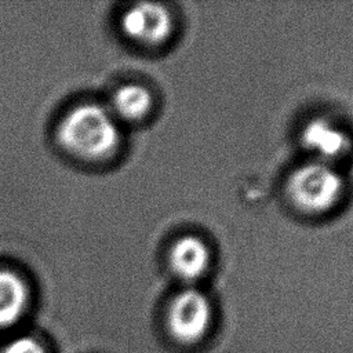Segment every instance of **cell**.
I'll return each instance as SVG.
<instances>
[{
  "label": "cell",
  "mask_w": 353,
  "mask_h": 353,
  "mask_svg": "<svg viewBox=\"0 0 353 353\" xmlns=\"http://www.w3.org/2000/svg\"><path fill=\"white\" fill-rule=\"evenodd\" d=\"M0 353H50V349L36 335L18 334L3 343Z\"/></svg>",
  "instance_id": "cell-9"
},
{
  "label": "cell",
  "mask_w": 353,
  "mask_h": 353,
  "mask_svg": "<svg viewBox=\"0 0 353 353\" xmlns=\"http://www.w3.org/2000/svg\"><path fill=\"white\" fill-rule=\"evenodd\" d=\"M301 139L305 148L314 153L320 161L330 163L350 149V138L345 130L325 117L310 120L302 130Z\"/></svg>",
  "instance_id": "cell-6"
},
{
  "label": "cell",
  "mask_w": 353,
  "mask_h": 353,
  "mask_svg": "<svg viewBox=\"0 0 353 353\" xmlns=\"http://www.w3.org/2000/svg\"><path fill=\"white\" fill-rule=\"evenodd\" d=\"M343 178L331 163L314 160L295 168L287 182L292 203L306 212L332 208L343 192Z\"/></svg>",
  "instance_id": "cell-2"
},
{
  "label": "cell",
  "mask_w": 353,
  "mask_h": 353,
  "mask_svg": "<svg viewBox=\"0 0 353 353\" xmlns=\"http://www.w3.org/2000/svg\"><path fill=\"white\" fill-rule=\"evenodd\" d=\"M32 288L17 270L0 268V332L15 328L28 314Z\"/></svg>",
  "instance_id": "cell-5"
},
{
  "label": "cell",
  "mask_w": 353,
  "mask_h": 353,
  "mask_svg": "<svg viewBox=\"0 0 353 353\" xmlns=\"http://www.w3.org/2000/svg\"><path fill=\"white\" fill-rule=\"evenodd\" d=\"M212 321V307L208 298L196 288H185L174 296L167 313L171 335L181 343L201 341Z\"/></svg>",
  "instance_id": "cell-3"
},
{
  "label": "cell",
  "mask_w": 353,
  "mask_h": 353,
  "mask_svg": "<svg viewBox=\"0 0 353 353\" xmlns=\"http://www.w3.org/2000/svg\"><path fill=\"white\" fill-rule=\"evenodd\" d=\"M61 150L81 163H101L121 145L120 121L106 105L87 101L70 106L55 125Z\"/></svg>",
  "instance_id": "cell-1"
},
{
  "label": "cell",
  "mask_w": 353,
  "mask_h": 353,
  "mask_svg": "<svg viewBox=\"0 0 353 353\" xmlns=\"http://www.w3.org/2000/svg\"><path fill=\"white\" fill-rule=\"evenodd\" d=\"M210 248L197 236L179 237L170 248L168 262L174 274L186 283L200 279L210 266Z\"/></svg>",
  "instance_id": "cell-7"
},
{
  "label": "cell",
  "mask_w": 353,
  "mask_h": 353,
  "mask_svg": "<svg viewBox=\"0 0 353 353\" xmlns=\"http://www.w3.org/2000/svg\"><path fill=\"white\" fill-rule=\"evenodd\" d=\"M119 23L128 40L142 46L163 44L174 30L172 14L160 3H137L121 14Z\"/></svg>",
  "instance_id": "cell-4"
},
{
  "label": "cell",
  "mask_w": 353,
  "mask_h": 353,
  "mask_svg": "<svg viewBox=\"0 0 353 353\" xmlns=\"http://www.w3.org/2000/svg\"><path fill=\"white\" fill-rule=\"evenodd\" d=\"M113 116L121 121H141L152 110V92L142 84L127 83L117 87L106 105Z\"/></svg>",
  "instance_id": "cell-8"
}]
</instances>
